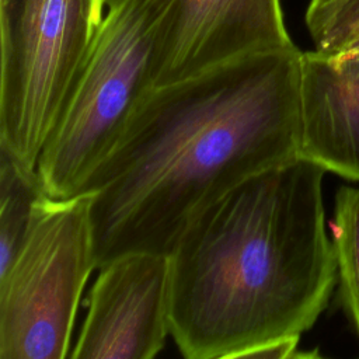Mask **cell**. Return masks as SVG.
Returning <instances> with one entry per match:
<instances>
[{
    "instance_id": "cell-10",
    "label": "cell",
    "mask_w": 359,
    "mask_h": 359,
    "mask_svg": "<svg viewBox=\"0 0 359 359\" xmlns=\"http://www.w3.org/2000/svg\"><path fill=\"white\" fill-rule=\"evenodd\" d=\"M331 238L341 304L359 338V187L338 189Z\"/></svg>"
},
{
    "instance_id": "cell-5",
    "label": "cell",
    "mask_w": 359,
    "mask_h": 359,
    "mask_svg": "<svg viewBox=\"0 0 359 359\" xmlns=\"http://www.w3.org/2000/svg\"><path fill=\"white\" fill-rule=\"evenodd\" d=\"M91 194L48 198L0 275V359L69 356L77 306L94 268Z\"/></svg>"
},
{
    "instance_id": "cell-4",
    "label": "cell",
    "mask_w": 359,
    "mask_h": 359,
    "mask_svg": "<svg viewBox=\"0 0 359 359\" xmlns=\"http://www.w3.org/2000/svg\"><path fill=\"white\" fill-rule=\"evenodd\" d=\"M107 14V0H0V147L36 168Z\"/></svg>"
},
{
    "instance_id": "cell-9",
    "label": "cell",
    "mask_w": 359,
    "mask_h": 359,
    "mask_svg": "<svg viewBox=\"0 0 359 359\" xmlns=\"http://www.w3.org/2000/svg\"><path fill=\"white\" fill-rule=\"evenodd\" d=\"M48 198L36 168L0 147V275L17 258Z\"/></svg>"
},
{
    "instance_id": "cell-13",
    "label": "cell",
    "mask_w": 359,
    "mask_h": 359,
    "mask_svg": "<svg viewBox=\"0 0 359 359\" xmlns=\"http://www.w3.org/2000/svg\"><path fill=\"white\" fill-rule=\"evenodd\" d=\"M337 57H344V59H353V57H359V43H356L355 46L349 48L348 50L339 53V55H335Z\"/></svg>"
},
{
    "instance_id": "cell-12",
    "label": "cell",
    "mask_w": 359,
    "mask_h": 359,
    "mask_svg": "<svg viewBox=\"0 0 359 359\" xmlns=\"http://www.w3.org/2000/svg\"><path fill=\"white\" fill-rule=\"evenodd\" d=\"M300 337L289 335L268 339L250 349H247L240 358H266V359H287V358H304L313 356L311 353H302L297 351Z\"/></svg>"
},
{
    "instance_id": "cell-2",
    "label": "cell",
    "mask_w": 359,
    "mask_h": 359,
    "mask_svg": "<svg viewBox=\"0 0 359 359\" xmlns=\"http://www.w3.org/2000/svg\"><path fill=\"white\" fill-rule=\"evenodd\" d=\"M325 172L299 156L247 178L189 223L168 255L170 335L185 358H240L316 324L337 285Z\"/></svg>"
},
{
    "instance_id": "cell-11",
    "label": "cell",
    "mask_w": 359,
    "mask_h": 359,
    "mask_svg": "<svg viewBox=\"0 0 359 359\" xmlns=\"http://www.w3.org/2000/svg\"><path fill=\"white\" fill-rule=\"evenodd\" d=\"M306 25L314 50L339 55L359 43V0H311Z\"/></svg>"
},
{
    "instance_id": "cell-8",
    "label": "cell",
    "mask_w": 359,
    "mask_h": 359,
    "mask_svg": "<svg viewBox=\"0 0 359 359\" xmlns=\"http://www.w3.org/2000/svg\"><path fill=\"white\" fill-rule=\"evenodd\" d=\"M299 156L359 182V57L302 53Z\"/></svg>"
},
{
    "instance_id": "cell-6",
    "label": "cell",
    "mask_w": 359,
    "mask_h": 359,
    "mask_svg": "<svg viewBox=\"0 0 359 359\" xmlns=\"http://www.w3.org/2000/svg\"><path fill=\"white\" fill-rule=\"evenodd\" d=\"M73 359H150L170 335V257L136 251L100 268Z\"/></svg>"
},
{
    "instance_id": "cell-3",
    "label": "cell",
    "mask_w": 359,
    "mask_h": 359,
    "mask_svg": "<svg viewBox=\"0 0 359 359\" xmlns=\"http://www.w3.org/2000/svg\"><path fill=\"white\" fill-rule=\"evenodd\" d=\"M174 0H108L88 59L39 156L50 198L81 192L154 87L157 43Z\"/></svg>"
},
{
    "instance_id": "cell-1",
    "label": "cell",
    "mask_w": 359,
    "mask_h": 359,
    "mask_svg": "<svg viewBox=\"0 0 359 359\" xmlns=\"http://www.w3.org/2000/svg\"><path fill=\"white\" fill-rule=\"evenodd\" d=\"M302 53H250L144 95L81 189L97 268L128 252L170 255L209 205L299 157Z\"/></svg>"
},
{
    "instance_id": "cell-7",
    "label": "cell",
    "mask_w": 359,
    "mask_h": 359,
    "mask_svg": "<svg viewBox=\"0 0 359 359\" xmlns=\"http://www.w3.org/2000/svg\"><path fill=\"white\" fill-rule=\"evenodd\" d=\"M293 46L280 0H174L157 43L153 83L165 86L250 53Z\"/></svg>"
}]
</instances>
